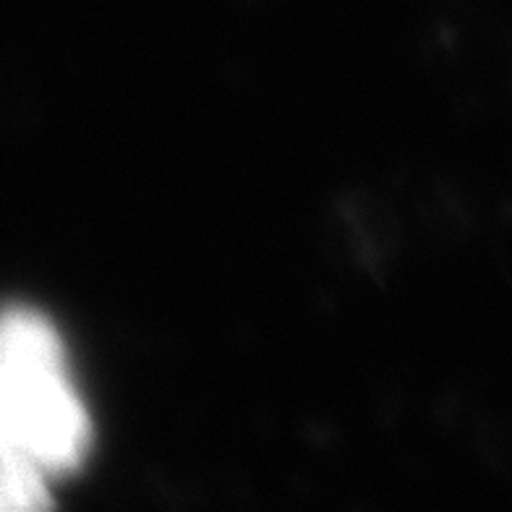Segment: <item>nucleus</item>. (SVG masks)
I'll use <instances>...</instances> for the list:
<instances>
[{
	"mask_svg": "<svg viewBox=\"0 0 512 512\" xmlns=\"http://www.w3.org/2000/svg\"><path fill=\"white\" fill-rule=\"evenodd\" d=\"M0 421L3 447L40 471H68L87 450L89 424L68 382L61 340L48 319L24 306L3 317Z\"/></svg>",
	"mask_w": 512,
	"mask_h": 512,
	"instance_id": "f257e3e1",
	"label": "nucleus"
},
{
	"mask_svg": "<svg viewBox=\"0 0 512 512\" xmlns=\"http://www.w3.org/2000/svg\"><path fill=\"white\" fill-rule=\"evenodd\" d=\"M3 510H40L48 505L42 471L32 460L3 447Z\"/></svg>",
	"mask_w": 512,
	"mask_h": 512,
	"instance_id": "f03ea898",
	"label": "nucleus"
}]
</instances>
